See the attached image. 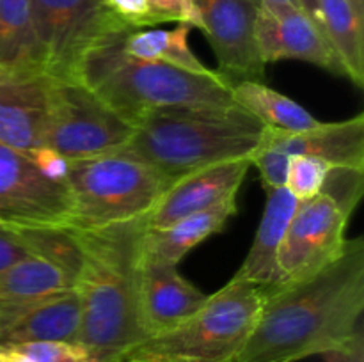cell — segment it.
<instances>
[{
  "label": "cell",
  "instance_id": "603a6c76",
  "mask_svg": "<svg viewBox=\"0 0 364 362\" xmlns=\"http://www.w3.org/2000/svg\"><path fill=\"white\" fill-rule=\"evenodd\" d=\"M235 103L255 116L265 128L283 131H308L320 124L304 106L267 87L263 82H240L231 87Z\"/></svg>",
  "mask_w": 364,
  "mask_h": 362
},
{
  "label": "cell",
  "instance_id": "3957f363",
  "mask_svg": "<svg viewBox=\"0 0 364 362\" xmlns=\"http://www.w3.org/2000/svg\"><path fill=\"white\" fill-rule=\"evenodd\" d=\"M119 32L92 46L82 59L77 80L84 82L121 117L135 124L148 114L176 106L237 105L231 85L217 71L196 73L124 52Z\"/></svg>",
  "mask_w": 364,
  "mask_h": 362
},
{
  "label": "cell",
  "instance_id": "7c38bea8",
  "mask_svg": "<svg viewBox=\"0 0 364 362\" xmlns=\"http://www.w3.org/2000/svg\"><path fill=\"white\" fill-rule=\"evenodd\" d=\"M80 248L68 229H46L41 247L0 272V300L31 302L75 290Z\"/></svg>",
  "mask_w": 364,
  "mask_h": 362
},
{
  "label": "cell",
  "instance_id": "2e32d148",
  "mask_svg": "<svg viewBox=\"0 0 364 362\" xmlns=\"http://www.w3.org/2000/svg\"><path fill=\"white\" fill-rule=\"evenodd\" d=\"M251 165V158L231 160L176 180L146 215V229H162L192 213L237 197Z\"/></svg>",
  "mask_w": 364,
  "mask_h": 362
},
{
  "label": "cell",
  "instance_id": "9a60e30c",
  "mask_svg": "<svg viewBox=\"0 0 364 362\" xmlns=\"http://www.w3.org/2000/svg\"><path fill=\"white\" fill-rule=\"evenodd\" d=\"M80 322V298L75 290L31 302H0V346L38 341L77 343Z\"/></svg>",
  "mask_w": 364,
  "mask_h": 362
},
{
  "label": "cell",
  "instance_id": "1f68e13d",
  "mask_svg": "<svg viewBox=\"0 0 364 362\" xmlns=\"http://www.w3.org/2000/svg\"><path fill=\"white\" fill-rule=\"evenodd\" d=\"M259 7L270 11L277 9H287V7H297V9H304L301 4V0H256Z\"/></svg>",
  "mask_w": 364,
  "mask_h": 362
},
{
  "label": "cell",
  "instance_id": "484cf974",
  "mask_svg": "<svg viewBox=\"0 0 364 362\" xmlns=\"http://www.w3.org/2000/svg\"><path fill=\"white\" fill-rule=\"evenodd\" d=\"M45 231H18L0 224V272L38 251Z\"/></svg>",
  "mask_w": 364,
  "mask_h": 362
},
{
  "label": "cell",
  "instance_id": "d6986e66",
  "mask_svg": "<svg viewBox=\"0 0 364 362\" xmlns=\"http://www.w3.org/2000/svg\"><path fill=\"white\" fill-rule=\"evenodd\" d=\"M265 192L267 204L256 238L247 258L233 277L235 280L262 287L272 286L277 280V252L301 202L287 187L265 188Z\"/></svg>",
  "mask_w": 364,
  "mask_h": 362
},
{
  "label": "cell",
  "instance_id": "ffe728a7",
  "mask_svg": "<svg viewBox=\"0 0 364 362\" xmlns=\"http://www.w3.org/2000/svg\"><path fill=\"white\" fill-rule=\"evenodd\" d=\"M237 197H230L212 208L192 213L162 229H146L142 234L141 254L146 258L178 265L201 241L223 231V227L237 213Z\"/></svg>",
  "mask_w": 364,
  "mask_h": 362
},
{
  "label": "cell",
  "instance_id": "e0dca14e",
  "mask_svg": "<svg viewBox=\"0 0 364 362\" xmlns=\"http://www.w3.org/2000/svg\"><path fill=\"white\" fill-rule=\"evenodd\" d=\"M206 298L208 295L180 275L176 265L141 254L139 307L148 336L176 327L194 314Z\"/></svg>",
  "mask_w": 364,
  "mask_h": 362
},
{
  "label": "cell",
  "instance_id": "277c9868",
  "mask_svg": "<svg viewBox=\"0 0 364 362\" xmlns=\"http://www.w3.org/2000/svg\"><path fill=\"white\" fill-rule=\"evenodd\" d=\"M263 130L238 105L176 106L142 117L124 151L176 181L206 167L251 158Z\"/></svg>",
  "mask_w": 364,
  "mask_h": 362
},
{
  "label": "cell",
  "instance_id": "4316f807",
  "mask_svg": "<svg viewBox=\"0 0 364 362\" xmlns=\"http://www.w3.org/2000/svg\"><path fill=\"white\" fill-rule=\"evenodd\" d=\"M9 348L21 351L34 362H84L89 358L84 346L73 341H38Z\"/></svg>",
  "mask_w": 364,
  "mask_h": 362
},
{
  "label": "cell",
  "instance_id": "f1b7e54d",
  "mask_svg": "<svg viewBox=\"0 0 364 362\" xmlns=\"http://www.w3.org/2000/svg\"><path fill=\"white\" fill-rule=\"evenodd\" d=\"M151 11L159 18L160 23L164 21H178V23H188L199 28V18L196 13L194 0H149Z\"/></svg>",
  "mask_w": 364,
  "mask_h": 362
},
{
  "label": "cell",
  "instance_id": "cb8c5ba5",
  "mask_svg": "<svg viewBox=\"0 0 364 362\" xmlns=\"http://www.w3.org/2000/svg\"><path fill=\"white\" fill-rule=\"evenodd\" d=\"M192 25L178 23L173 31H132L124 35L123 48L128 55L142 60L171 64L181 70L206 73L208 67L188 48V32Z\"/></svg>",
  "mask_w": 364,
  "mask_h": 362
},
{
  "label": "cell",
  "instance_id": "d590c367",
  "mask_svg": "<svg viewBox=\"0 0 364 362\" xmlns=\"http://www.w3.org/2000/svg\"><path fill=\"white\" fill-rule=\"evenodd\" d=\"M84 362H95V361H91V358H87V361H84Z\"/></svg>",
  "mask_w": 364,
  "mask_h": 362
},
{
  "label": "cell",
  "instance_id": "5b68a950",
  "mask_svg": "<svg viewBox=\"0 0 364 362\" xmlns=\"http://www.w3.org/2000/svg\"><path fill=\"white\" fill-rule=\"evenodd\" d=\"M263 290L231 279L192 316L132 346L117 362H233L247 341Z\"/></svg>",
  "mask_w": 364,
  "mask_h": 362
},
{
  "label": "cell",
  "instance_id": "d4e9b609",
  "mask_svg": "<svg viewBox=\"0 0 364 362\" xmlns=\"http://www.w3.org/2000/svg\"><path fill=\"white\" fill-rule=\"evenodd\" d=\"M331 170H333V165L316 156H290L287 188L301 202L309 201L323 190V185H326Z\"/></svg>",
  "mask_w": 364,
  "mask_h": 362
},
{
  "label": "cell",
  "instance_id": "8d00e7d4",
  "mask_svg": "<svg viewBox=\"0 0 364 362\" xmlns=\"http://www.w3.org/2000/svg\"><path fill=\"white\" fill-rule=\"evenodd\" d=\"M0 362H4V361H2V355H0Z\"/></svg>",
  "mask_w": 364,
  "mask_h": 362
},
{
  "label": "cell",
  "instance_id": "5bb4252c",
  "mask_svg": "<svg viewBox=\"0 0 364 362\" xmlns=\"http://www.w3.org/2000/svg\"><path fill=\"white\" fill-rule=\"evenodd\" d=\"M52 77L0 73V144L31 155L45 148Z\"/></svg>",
  "mask_w": 364,
  "mask_h": 362
},
{
  "label": "cell",
  "instance_id": "6da1fadb",
  "mask_svg": "<svg viewBox=\"0 0 364 362\" xmlns=\"http://www.w3.org/2000/svg\"><path fill=\"white\" fill-rule=\"evenodd\" d=\"M262 290L258 319L233 362H297L327 353L363 327L364 240L345 241L311 275Z\"/></svg>",
  "mask_w": 364,
  "mask_h": 362
},
{
  "label": "cell",
  "instance_id": "7402d4cb",
  "mask_svg": "<svg viewBox=\"0 0 364 362\" xmlns=\"http://www.w3.org/2000/svg\"><path fill=\"white\" fill-rule=\"evenodd\" d=\"M320 21L327 39L341 59L347 78L364 84V16L350 0H318Z\"/></svg>",
  "mask_w": 364,
  "mask_h": 362
},
{
  "label": "cell",
  "instance_id": "83f0119b",
  "mask_svg": "<svg viewBox=\"0 0 364 362\" xmlns=\"http://www.w3.org/2000/svg\"><path fill=\"white\" fill-rule=\"evenodd\" d=\"M103 2L123 23H127L134 31L160 23L159 18L151 11L149 0H103Z\"/></svg>",
  "mask_w": 364,
  "mask_h": 362
},
{
  "label": "cell",
  "instance_id": "44dd1931",
  "mask_svg": "<svg viewBox=\"0 0 364 362\" xmlns=\"http://www.w3.org/2000/svg\"><path fill=\"white\" fill-rule=\"evenodd\" d=\"M0 73L18 77L46 73L31 0H0Z\"/></svg>",
  "mask_w": 364,
  "mask_h": 362
},
{
  "label": "cell",
  "instance_id": "f546056e",
  "mask_svg": "<svg viewBox=\"0 0 364 362\" xmlns=\"http://www.w3.org/2000/svg\"><path fill=\"white\" fill-rule=\"evenodd\" d=\"M31 160L36 163L39 170L45 174L46 177L55 181H63L66 183V172H68V160L57 155L55 151L48 148H41L38 151L31 153Z\"/></svg>",
  "mask_w": 364,
  "mask_h": 362
},
{
  "label": "cell",
  "instance_id": "9c48e42d",
  "mask_svg": "<svg viewBox=\"0 0 364 362\" xmlns=\"http://www.w3.org/2000/svg\"><path fill=\"white\" fill-rule=\"evenodd\" d=\"M71 213L66 183L46 177L31 156L0 144V224L18 231L64 229Z\"/></svg>",
  "mask_w": 364,
  "mask_h": 362
},
{
  "label": "cell",
  "instance_id": "e575fe53",
  "mask_svg": "<svg viewBox=\"0 0 364 362\" xmlns=\"http://www.w3.org/2000/svg\"><path fill=\"white\" fill-rule=\"evenodd\" d=\"M350 2L354 4V7L358 9V13L364 16V0H350Z\"/></svg>",
  "mask_w": 364,
  "mask_h": 362
},
{
  "label": "cell",
  "instance_id": "30bf717a",
  "mask_svg": "<svg viewBox=\"0 0 364 362\" xmlns=\"http://www.w3.org/2000/svg\"><path fill=\"white\" fill-rule=\"evenodd\" d=\"M348 219L350 213L326 192L299 202L277 252V280L272 286L311 275L333 261L347 241Z\"/></svg>",
  "mask_w": 364,
  "mask_h": 362
},
{
  "label": "cell",
  "instance_id": "8fae6325",
  "mask_svg": "<svg viewBox=\"0 0 364 362\" xmlns=\"http://www.w3.org/2000/svg\"><path fill=\"white\" fill-rule=\"evenodd\" d=\"M199 28L217 59V73L233 87L263 82L265 66L256 39V0H194Z\"/></svg>",
  "mask_w": 364,
  "mask_h": 362
},
{
  "label": "cell",
  "instance_id": "d6a6232c",
  "mask_svg": "<svg viewBox=\"0 0 364 362\" xmlns=\"http://www.w3.org/2000/svg\"><path fill=\"white\" fill-rule=\"evenodd\" d=\"M0 355H2L4 362H34L31 357H27L21 351L14 350V348H2L0 346Z\"/></svg>",
  "mask_w": 364,
  "mask_h": 362
},
{
  "label": "cell",
  "instance_id": "4fadbf2b",
  "mask_svg": "<svg viewBox=\"0 0 364 362\" xmlns=\"http://www.w3.org/2000/svg\"><path fill=\"white\" fill-rule=\"evenodd\" d=\"M256 39L265 64L284 59L304 60L336 77H347L343 62L323 28L304 9L287 7L270 11L259 7Z\"/></svg>",
  "mask_w": 364,
  "mask_h": 362
},
{
  "label": "cell",
  "instance_id": "ba28073f",
  "mask_svg": "<svg viewBox=\"0 0 364 362\" xmlns=\"http://www.w3.org/2000/svg\"><path fill=\"white\" fill-rule=\"evenodd\" d=\"M46 75L77 78L85 53L103 39L134 31L103 0H31Z\"/></svg>",
  "mask_w": 364,
  "mask_h": 362
},
{
  "label": "cell",
  "instance_id": "7a4b0ae2",
  "mask_svg": "<svg viewBox=\"0 0 364 362\" xmlns=\"http://www.w3.org/2000/svg\"><path fill=\"white\" fill-rule=\"evenodd\" d=\"M80 272L75 291L82 322L77 343L95 362H117L148 337L139 307V265L146 216L98 229L75 231Z\"/></svg>",
  "mask_w": 364,
  "mask_h": 362
},
{
  "label": "cell",
  "instance_id": "8992f818",
  "mask_svg": "<svg viewBox=\"0 0 364 362\" xmlns=\"http://www.w3.org/2000/svg\"><path fill=\"white\" fill-rule=\"evenodd\" d=\"M174 181L132 153L68 160L71 213L64 229L85 231L148 215Z\"/></svg>",
  "mask_w": 364,
  "mask_h": 362
},
{
  "label": "cell",
  "instance_id": "52a82bcc",
  "mask_svg": "<svg viewBox=\"0 0 364 362\" xmlns=\"http://www.w3.org/2000/svg\"><path fill=\"white\" fill-rule=\"evenodd\" d=\"M135 126L77 78H53L45 148L66 160L127 148Z\"/></svg>",
  "mask_w": 364,
  "mask_h": 362
},
{
  "label": "cell",
  "instance_id": "ac0fdd59",
  "mask_svg": "<svg viewBox=\"0 0 364 362\" xmlns=\"http://www.w3.org/2000/svg\"><path fill=\"white\" fill-rule=\"evenodd\" d=\"M258 148H269L287 156L306 155L326 160L333 169L364 170V116L320 123L308 131L265 128Z\"/></svg>",
  "mask_w": 364,
  "mask_h": 362
},
{
  "label": "cell",
  "instance_id": "836d02e7",
  "mask_svg": "<svg viewBox=\"0 0 364 362\" xmlns=\"http://www.w3.org/2000/svg\"><path fill=\"white\" fill-rule=\"evenodd\" d=\"M302 7H304L306 13L316 21V23L322 27V21H320V9H318V0H301Z\"/></svg>",
  "mask_w": 364,
  "mask_h": 362
},
{
  "label": "cell",
  "instance_id": "4dcf8cb0",
  "mask_svg": "<svg viewBox=\"0 0 364 362\" xmlns=\"http://www.w3.org/2000/svg\"><path fill=\"white\" fill-rule=\"evenodd\" d=\"M326 362H364V329L358 330L341 346L322 355Z\"/></svg>",
  "mask_w": 364,
  "mask_h": 362
}]
</instances>
